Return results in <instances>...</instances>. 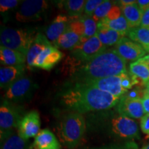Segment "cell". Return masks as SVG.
Returning <instances> with one entry per match:
<instances>
[{
	"label": "cell",
	"mask_w": 149,
	"mask_h": 149,
	"mask_svg": "<svg viewBox=\"0 0 149 149\" xmlns=\"http://www.w3.org/2000/svg\"><path fill=\"white\" fill-rule=\"evenodd\" d=\"M86 1L84 0H67L63 1V6L70 17L77 18L81 17L84 11Z\"/></svg>",
	"instance_id": "484cf974"
},
{
	"label": "cell",
	"mask_w": 149,
	"mask_h": 149,
	"mask_svg": "<svg viewBox=\"0 0 149 149\" xmlns=\"http://www.w3.org/2000/svg\"><path fill=\"white\" fill-rule=\"evenodd\" d=\"M144 93V91H141L140 89L139 88H135L133 91L127 92L125 94L126 96L130 98H134V99H141V97L144 96V95H141V93Z\"/></svg>",
	"instance_id": "8d00e7d4"
},
{
	"label": "cell",
	"mask_w": 149,
	"mask_h": 149,
	"mask_svg": "<svg viewBox=\"0 0 149 149\" xmlns=\"http://www.w3.org/2000/svg\"><path fill=\"white\" fill-rule=\"evenodd\" d=\"M32 148L33 149H61V144L49 129L40 130L35 137Z\"/></svg>",
	"instance_id": "2e32d148"
},
{
	"label": "cell",
	"mask_w": 149,
	"mask_h": 149,
	"mask_svg": "<svg viewBox=\"0 0 149 149\" xmlns=\"http://www.w3.org/2000/svg\"><path fill=\"white\" fill-rule=\"evenodd\" d=\"M0 61L4 66H14L24 64L26 61V56L19 52L0 46Z\"/></svg>",
	"instance_id": "d6986e66"
},
{
	"label": "cell",
	"mask_w": 149,
	"mask_h": 149,
	"mask_svg": "<svg viewBox=\"0 0 149 149\" xmlns=\"http://www.w3.org/2000/svg\"><path fill=\"white\" fill-rule=\"evenodd\" d=\"M130 72L144 84L149 81V65L142 61H136L130 64Z\"/></svg>",
	"instance_id": "d4e9b609"
},
{
	"label": "cell",
	"mask_w": 149,
	"mask_h": 149,
	"mask_svg": "<svg viewBox=\"0 0 149 149\" xmlns=\"http://www.w3.org/2000/svg\"><path fill=\"white\" fill-rule=\"evenodd\" d=\"M79 83L91 86L95 88L100 89V91L110 93V94L120 98L128 92V91H126L122 87L121 74L102 78V79L88 80V81Z\"/></svg>",
	"instance_id": "30bf717a"
},
{
	"label": "cell",
	"mask_w": 149,
	"mask_h": 149,
	"mask_svg": "<svg viewBox=\"0 0 149 149\" xmlns=\"http://www.w3.org/2000/svg\"><path fill=\"white\" fill-rule=\"evenodd\" d=\"M98 27H105L108 29L114 30L117 32L124 33L127 35L129 32L130 28L124 16L121 15L120 17L115 19L110 20L104 18L97 23Z\"/></svg>",
	"instance_id": "603a6c76"
},
{
	"label": "cell",
	"mask_w": 149,
	"mask_h": 149,
	"mask_svg": "<svg viewBox=\"0 0 149 149\" xmlns=\"http://www.w3.org/2000/svg\"><path fill=\"white\" fill-rule=\"evenodd\" d=\"M69 27L74 33H77L81 38H82L84 37L85 32V28L83 22L80 19V17L77 18H74V19L70 20Z\"/></svg>",
	"instance_id": "f546056e"
},
{
	"label": "cell",
	"mask_w": 149,
	"mask_h": 149,
	"mask_svg": "<svg viewBox=\"0 0 149 149\" xmlns=\"http://www.w3.org/2000/svg\"><path fill=\"white\" fill-rule=\"evenodd\" d=\"M117 110L119 114L133 119H141L145 115L141 99L130 98L125 95L120 97Z\"/></svg>",
	"instance_id": "4fadbf2b"
},
{
	"label": "cell",
	"mask_w": 149,
	"mask_h": 149,
	"mask_svg": "<svg viewBox=\"0 0 149 149\" xmlns=\"http://www.w3.org/2000/svg\"><path fill=\"white\" fill-rule=\"evenodd\" d=\"M64 55L57 48L50 46L44 48L35 60L34 66L46 70H51L63 58Z\"/></svg>",
	"instance_id": "5bb4252c"
},
{
	"label": "cell",
	"mask_w": 149,
	"mask_h": 149,
	"mask_svg": "<svg viewBox=\"0 0 149 149\" xmlns=\"http://www.w3.org/2000/svg\"><path fill=\"white\" fill-rule=\"evenodd\" d=\"M70 20L66 15H59L54 19L52 23L47 28L46 35L48 40L53 43V46L57 42L59 37L66 31Z\"/></svg>",
	"instance_id": "e0dca14e"
},
{
	"label": "cell",
	"mask_w": 149,
	"mask_h": 149,
	"mask_svg": "<svg viewBox=\"0 0 149 149\" xmlns=\"http://www.w3.org/2000/svg\"><path fill=\"white\" fill-rule=\"evenodd\" d=\"M53 44L47 37L42 33H37L26 55V64L29 67L34 66L35 60L44 48Z\"/></svg>",
	"instance_id": "ac0fdd59"
},
{
	"label": "cell",
	"mask_w": 149,
	"mask_h": 149,
	"mask_svg": "<svg viewBox=\"0 0 149 149\" xmlns=\"http://www.w3.org/2000/svg\"><path fill=\"white\" fill-rule=\"evenodd\" d=\"M122 9H120V8H119L118 6H113V7L111 9V10L109 11V14L106 17V19H110V20H113V19H115L119 18L121 15H122Z\"/></svg>",
	"instance_id": "836d02e7"
},
{
	"label": "cell",
	"mask_w": 149,
	"mask_h": 149,
	"mask_svg": "<svg viewBox=\"0 0 149 149\" xmlns=\"http://www.w3.org/2000/svg\"><path fill=\"white\" fill-rule=\"evenodd\" d=\"M108 130L113 135L120 138H139V131L137 122L124 115L118 114L112 117Z\"/></svg>",
	"instance_id": "52a82bcc"
},
{
	"label": "cell",
	"mask_w": 149,
	"mask_h": 149,
	"mask_svg": "<svg viewBox=\"0 0 149 149\" xmlns=\"http://www.w3.org/2000/svg\"><path fill=\"white\" fill-rule=\"evenodd\" d=\"M127 35L131 40L137 42L149 53V29L141 26L130 29Z\"/></svg>",
	"instance_id": "cb8c5ba5"
},
{
	"label": "cell",
	"mask_w": 149,
	"mask_h": 149,
	"mask_svg": "<svg viewBox=\"0 0 149 149\" xmlns=\"http://www.w3.org/2000/svg\"><path fill=\"white\" fill-rule=\"evenodd\" d=\"M21 118L18 112L10 102L4 100L1 103L0 107V137L1 142L13 135V130L17 128Z\"/></svg>",
	"instance_id": "ba28073f"
},
{
	"label": "cell",
	"mask_w": 149,
	"mask_h": 149,
	"mask_svg": "<svg viewBox=\"0 0 149 149\" xmlns=\"http://www.w3.org/2000/svg\"><path fill=\"white\" fill-rule=\"evenodd\" d=\"M137 61H142V62H144V63H146V64L149 65V55H146V56H144V57H142V58L139 59V60H137Z\"/></svg>",
	"instance_id": "60d3db41"
},
{
	"label": "cell",
	"mask_w": 149,
	"mask_h": 149,
	"mask_svg": "<svg viewBox=\"0 0 149 149\" xmlns=\"http://www.w3.org/2000/svg\"><path fill=\"white\" fill-rule=\"evenodd\" d=\"M144 91L149 95V81L146 84V89H145Z\"/></svg>",
	"instance_id": "b9f144b4"
},
{
	"label": "cell",
	"mask_w": 149,
	"mask_h": 149,
	"mask_svg": "<svg viewBox=\"0 0 149 149\" xmlns=\"http://www.w3.org/2000/svg\"><path fill=\"white\" fill-rule=\"evenodd\" d=\"M36 35L33 32L23 29L1 27V46L18 51L26 56Z\"/></svg>",
	"instance_id": "277c9868"
},
{
	"label": "cell",
	"mask_w": 149,
	"mask_h": 149,
	"mask_svg": "<svg viewBox=\"0 0 149 149\" xmlns=\"http://www.w3.org/2000/svg\"><path fill=\"white\" fill-rule=\"evenodd\" d=\"M120 4L122 5V6H128L133 4V3H137V1L135 0H120L118 1Z\"/></svg>",
	"instance_id": "ab89813d"
},
{
	"label": "cell",
	"mask_w": 149,
	"mask_h": 149,
	"mask_svg": "<svg viewBox=\"0 0 149 149\" xmlns=\"http://www.w3.org/2000/svg\"><path fill=\"white\" fill-rule=\"evenodd\" d=\"M106 47L95 35L91 38L80 42L70 52L72 58L81 63H86L107 51Z\"/></svg>",
	"instance_id": "8992f818"
},
{
	"label": "cell",
	"mask_w": 149,
	"mask_h": 149,
	"mask_svg": "<svg viewBox=\"0 0 149 149\" xmlns=\"http://www.w3.org/2000/svg\"><path fill=\"white\" fill-rule=\"evenodd\" d=\"M114 6V2L112 1H104V2L98 6L92 15V18L96 22H100L108 15L109 11Z\"/></svg>",
	"instance_id": "f1b7e54d"
},
{
	"label": "cell",
	"mask_w": 149,
	"mask_h": 149,
	"mask_svg": "<svg viewBox=\"0 0 149 149\" xmlns=\"http://www.w3.org/2000/svg\"><path fill=\"white\" fill-rule=\"evenodd\" d=\"M48 8L49 3L45 0H26L19 7L15 19L23 23L40 21Z\"/></svg>",
	"instance_id": "5b68a950"
},
{
	"label": "cell",
	"mask_w": 149,
	"mask_h": 149,
	"mask_svg": "<svg viewBox=\"0 0 149 149\" xmlns=\"http://www.w3.org/2000/svg\"><path fill=\"white\" fill-rule=\"evenodd\" d=\"M96 36L98 37L102 44L106 47L116 45L121 39L124 37L126 34L117 32L114 30H112L105 27H98L96 33Z\"/></svg>",
	"instance_id": "44dd1931"
},
{
	"label": "cell",
	"mask_w": 149,
	"mask_h": 149,
	"mask_svg": "<svg viewBox=\"0 0 149 149\" xmlns=\"http://www.w3.org/2000/svg\"><path fill=\"white\" fill-rule=\"evenodd\" d=\"M25 64L14 66H3L0 68V87L8 89L16 80L24 75Z\"/></svg>",
	"instance_id": "9a60e30c"
},
{
	"label": "cell",
	"mask_w": 149,
	"mask_h": 149,
	"mask_svg": "<svg viewBox=\"0 0 149 149\" xmlns=\"http://www.w3.org/2000/svg\"><path fill=\"white\" fill-rule=\"evenodd\" d=\"M28 142L19 135L13 134L3 142L1 149H27Z\"/></svg>",
	"instance_id": "4316f807"
},
{
	"label": "cell",
	"mask_w": 149,
	"mask_h": 149,
	"mask_svg": "<svg viewBox=\"0 0 149 149\" xmlns=\"http://www.w3.org/2000/svg\"><path fill=\"white\" fill-rule=\"evenodd\" d=\"M120 100L110 93L81 83H75L61 97V103L67 109L81 114L109 109L116 106Z\"/></svg>",
	"instance_id": "6da1fadb"
},
{
	"label": "cell",
	"mask_w": 149,
	"mask_h": 149,
	"mask_svg": "<svg viewBox=\"0 0 149 149\" xmlns=\"http://www.w3.org/2000/svg\"><path fill=\"white\" fill-rule=\"evenodd\" d=\"M40 117L37 111H31L22 117L18 124V135L25 140L35 137L40 131Z\"/></svg>",
	"instance_id": "8fae6325"
},
{
	"label": "cell",
	"mask_w": 149,
	"mask_h": 149,
	"mask_svg": "<svg viewBox=\"0 0 149 149\" xmlns=\"http://www.w3.org/2000/svg\"><path fill=\"white\" fill-rule=\"evenodd\" d=\"M86 122L82 114L68 113L61 119L57 128L59 140L66 148L73 149L79 144L84 135Z\"/></svg>",
	"instance_id": "3957f363"
},
{
	"label": "cell",
	"mask_w": 149,
	"mask_h": 149,
	"mask_svg": "<svg viewBox=\"0 0 149 149\" xmlns=\"http://www.w3.org/2000/svg\"><path fill=\"white\" fill-rule=\"evenodd\" d=\"M90 149H137V145L134 143H127L124 145H113L111 146L102 147L97 148H90Z\"/></svg>",
	"instance_id": "d6a6232c"
},
{
	"label": "cell",
	"mask_w": 149,
	"mask_h": 149,
	"mask_svg": "<svg viewBox=\"0 0 149 149\" xmlns=\"http://www.w3.org/2000/svg\"><path fill=\"white\" fill-rule=\"evenodd\" d=\"M81 37L74 32L68 25L64 33L59 37L54 46L61 49H70L75 47L80 42Z\"/></svg>",
	"instance_id": "7402d4cb"
},
{
	"label": "cell",
	"mask_w": 149,
	"mask_h": 149,
	"mask_svg": "<svg viewBox=\"0 0 149 149\" xmlns=\"http://www.w3.org/2000/svg\"><path fill=\"white\" fill-rule=\"evenodd\" d=\"M81 21L83 22L85 28L84 35L82 38H81L80 41H84L91 38L96 35L97 31V22H96L92 18V17H88L86 15H83L80 17Z\"/></svg>",
	"instance_id": "83f0119b"
},
{
	"label": "cell",
	"mask_w": 149,
	"mask_h": 149,
	"mask_svg": "<svg viewBox=\"0 0 149 149\" xmlns=\"http://www.w3.org/2000/svg\"><path fill=\"white\" fill-rule=\"evenodd\" d=\"M127 72L126 61L115 50H107L84 63L74 74L76 83L120 75Z\"/></svg>",
	"instance_id": "7a4b0ae2"
},
{
	"label": "cell",
	"mask_w": 149,
	"mask_h": 149,
	"mask_svg": "<svg viewBox=\"0 0 149 149\" xmlns=\"http://www.w3.org/2000/svg\"><path fill=\"white\" fill-rule=\"evenodd\" d=\"M140 26L149 29V6L143 11Z\"/></svg>",
	"instance_id": "d590c367"
},
{
	"label": "cell",
	"mask_w": 149,
	"mask_h": 149,
	"mask_svg": "<svg viewBox=\"0 0 149 149\" xmlns=\"http://www.w3.org/2000/svg\"><path fill=\"white\" fill-rule=\"evenodd\" d=\"M141 102H142L145 115H149V95L145 91L144 96L141 97Z\"/></svg>",
	"instance_id": "74e56055"
},
{
	"label": "cell",
	"mask_w": 149,
	"mask_h": 149,
	"mask_svg": "<svg viewBox=\"0 0 149 149\" xmlns=\"http://www.w3.org/2000/svg\"><path fill=\"white\" fill-rule=\"evenodd\" d=\"M104 2V0H87L84 6L85 15L92 17L95 11L100 5Z\"/></svg>",
	"instance_id": "4dcf8cb0"
},
{
	"label": "cell",
	"mask_w": 149,
	"mask_h": 149,
	"mask_svg": "<svg viewBox=\"0 0 149 149\" xmlns=\"http://www.w3.org/2000/svg\"><path fill=\"white\" fill-rule=\"evenodd\" d=\"M140 126L143 133L149 137V115H145L141 119Z\"/></svg>",
	"instance_id": "e575fe53"
},
{
	"label": "cell",
	"mask_w": 149,
	"mask_h": 149,
	"mask_svg": "<svg viewBox=\"0 0 149 149\" xmlns=\"http://www.w3.org/2000/svg\"><path fill=\"white\" fill-rule=\"evenodd\" d=\"M123 15L127 20L130 29L140 26L143 11L141 10L137 3L122 6Z\"/></svg>",
	"instance_id": "ffe728a7"
},
{
	"label": "cell",
	"mask_w": 149,
	"mask_h": 149,
	"mask_svg": "<svg viewBox=\"0 0 149 149\" xmlns=\"http://www.w3.org/2000/svg\"><path fill=\"white\" fill-rule=\"evenodd\" d=\"M35 84L33 80L28 76L23 75L10 86L5 93V100L17 103L26 100L32 95Z\"/></svg>",
	"instance_id": "9c48e42d"
},
{
	"label": "cell",
	"mask_w": 149,
	"mask_h": 149,
	"mask_svg": "<svg viewBox=\"0 0 149 149\" xmlns=\"http://www.w3.org/2000/svg\"><path fill=\"white\" fill-rule=\"evenodd\" d=\"M141 149H149V144L147 145H145V146H143Z\"/></svg>",
	"instance_id": "7bdbcfd3"
},
{
	"label": "cell",
	"mask_w": 149,
	"mask_h": 149,
	"mask_svg": "<svg viewBox=\"0 0 149 149\" xmlns=\"http://www.w3.org/2000/svg\"><path fill=\"white\" fill-rule=\"evenodd\" d=\"M115 51L126 61H137L144 57L146 51L137 42L123 37L115 45Z\"/></svg>",
	"instance_id": "7c38bea8"
},
{
	"label": "cell",
	"mask_w": 149,
	"mask_h": 149,
	"mask_svg": "<svg viewBox=\"0 0 149 149\" xmlns=\"http://www.w3.org/2000/svg\"><path fill=\"white\" fill-rule=\"evenodd\" d=\"M19 0H1L0 1V10L1 13H6L13 10L21 3Z\"/></svg>",
	"instance_id": "1f68e13d"
},
{
	"label": "cell",
	"mask_w": 149,
	"mask_h": 149,
	"mask_svg": "<svg viewBox=\"0 0 149 149\" xmlns=\"http://www.w3.org/2000/svg\"><path fill=\"white\" fill-rule=\"evenodd\" d=\"M137 3L141 10L144 11L149 6V0H138L137 1Z\"/></svg>",
	"instance_id": "f35d334b"
}]
</instances>
